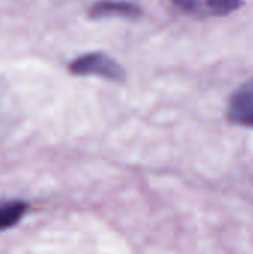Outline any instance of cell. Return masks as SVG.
I'll return each instance as SVG.
<instances>
[{
	"mask_svg": "<svg viewBox=\"0 0 253 254\" xmlns=\"http://www.w3.org/2000/svg\"><path fill=\"white\" fill-rule=\"evenodd\" d=\"M142 13H143L142 7L128 0H98L89 7V16L92 19H104V18L134 19L142 16Z\"/></svg>",
	"mask_w": 253,
	"mask_h": 254,
	"instance_id": "3",
	"label": "cell"
},
{
	"mask_svg": "<svg viewBox=\"0 0 253 254\" xmlns=\"http://www.w3.org/2000/svg\"><path fill=\"white\" fill-rule=\"evenodd\" d=\"M242 3H243L242 0H206L209 10L218 16L233 13L234 10H237L242 6Z\"/></svg>",
	"mask_w": 253,
	"mask_h": 254,
	"instance_id": "5",
	"label": "cell"
},
{
	"mask_svg": "<svg viewBox=\"0 0 253 254\" xmlns=\"http://www.w3.org/2000/svg\"><path fill=\"white\" fill-rule=\"evenodd\" d=\"M27 202L24 201H6L0 204V232L13 228L21 222L27 213Z\"/></svg>",
	"mask_w": 253,
	"mask_h": 254,
	"instance_id": "4",
	"label": "cell"
},
{
	"mask_svg": "<svg viewBox=\"0 0 253 254\" xmlns=\"http://www.w3.org/2000/svg\"><path fill=\"white\" fill-rule=\"evenodd\" d=\"M173 4H176L179 9H183V10H194L201 0H171Z\"/></svg>",
	"mask_w": 253,
	"mask_h": 254,
	"instance_id": "6",
	"label": "cell"
},
{
	"mask_svg": "<svg viewBox=\"0 0 253 254\" xmlns=\"http://www.w3.org/2000/svg\"><path fill=\"white\" fill-rule=\"evenodd\" d=\"M228 119L240 127L253 128V79L236 89L228 103Z\"/></svg>",
	"mask_w": 253,
	"mask_h": 254,
	"instance_id": "2",
	"label": "cell"
},
{
	"mask_svg": "<svg viewBox=\"0 0 253 254\" xmlns=\"http://www.w3.org/2000/svg\"><path fill=\"white\" fill-rule=\"evenodd\" d=\"M69 70L76 76H97L112 82H122L125 79L122 65L103 52H88L75 58L69 64Z\"/></svg>",
	"mask_w": 253,
	"mask_h": 254,
	"instance_id": "1",
	"label": "cell"
}]
</instances>
